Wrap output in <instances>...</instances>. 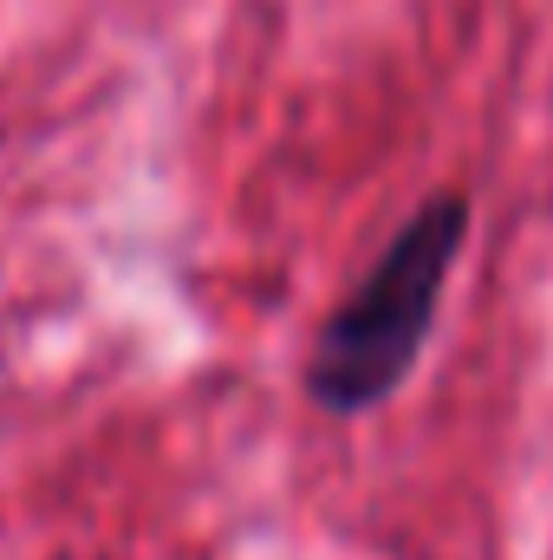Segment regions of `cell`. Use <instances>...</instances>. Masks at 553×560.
<instances>
[{
    "label": "cell",
    "instance_id": "6da1fadb",
    "mask_svg": "<svg viewBox=\"0 0 553 560\" xmlns=\"http://www.w3.org/2000/svg\"><path fill=\"white\" fill-rule=\"evenodd\" d=\"M462 248H469V196L436 189L378 248L365 280L319 319L313 352H306V398L326 418L378 411L416 372Z\"/></svg>",
    "mask_w": 553,
    "mask_h": 560
}]
</instances>
